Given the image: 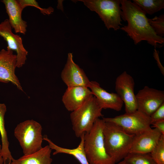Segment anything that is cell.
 <instances>
[{"instance_id":"1","label":"cell","mask_w":164,"mask_h":164,"mask_svg":"<svg viewBox=\"0 0 164 164\" xmlns=\"http://www.w3.org/2000/svg\"><path fill=\"white\" fill-rule=\"evenodd\" d=\"M121 18L127 22L120 29L126 32L136 45L145 40L155 47L164 43V38L157 35L150 25L146 13L130 0H121Z\"/></svg>"},{"instance_id":"2","label":"cell","mask_w":164,"mask_h":164,"mask_svg":"<svg viewBox=\"0 0 164 164\" xmlns=\"http://www.w3.org/2000/svg\"><path fill=\"white\" fill-rule=\"evenodd\" d=\"M105 121L97 119L91 130L83 136L84 151L89 164H115L105 148L103 130Z\"/></svg>"},{"instance_id":"3","label":"cell","mask_w":164,"mask_h":164,"mask_svg":"<svg viewBox=\"0 0 164 164\" xmlns=\"http://www.w3.org/2000/svg\"><path fill=\"white\" fill-rule=\"evenodd\" d=\"M105 122L103 133L106 150L117 163L129 153L135 135L127 133L114 123Z\"/></svg>"},{"instance_id":"4","label":"cell","mask_w":164,"mask_h":164,"mask_svg":"<svg viewBox=\"0 0 164 164\" xmlns=\"http://www.w3.org/2000/svg\"><path fill=\"white\" fill-rule=\"evenodd\" d=\"M95 97L92 95L82 105L71 112L70 118L76 137L89 132L96 120L103 116Z\"/></svg>"},{"instance_id":"5","label":"cell","mask_w":164,"mask_h":164,"mask_svg":"<svg viewBox=\"0 0 164 164\" xmlns=\"http://www.w3.org/2000/svg\"><path fill=\"white\" fill-rule=\"evenodd\" d=\"M42 128L38 122L32 119L18 124L14 130V135L19 141L24 155L35 153L43 147Z\"/></svg>"},{"instance_id":"6","label":"cell","mask_w":164,"mask_h":164,"mask_svg":"<svg viewBox=\"0 0 164 164\" xmlns=\"http://www.w3.org/2000/svg\"><path fill=\"white\" fill-rule=\"evenodd\" d=\"M91 10L99 15L108 29L116 31L120 29L121 0H80Z\"/></svg>"},{"instance_id":"7","label":"cell","mask_w":164,"mask_h":164,"mask_svg":"<svg viewBox=\"0 0 164 164\" xmlns=\"http://www.w3.org/2000/svg\"><path fill=\"white\" fill-rule=\"evenodd\" d=\"M105 121L114 123L127 133L135 135L151 129L150 116L137 110L113 118H103Z\"/></svg>"},{"instance_id":"8","label":"cell","mask_w":164,"mask_h":164,"mask_svg":"<svg viewBox=\"0 0 164 164\" xmlns=\"http://www.w3.org/2000/svg\"><path fill=\"white\" fill-rule=\"evenodd\" d=\"M135 82L132 77L124 71L116 78L115 90L116 93L125 105V113L136 111L137 105L134 93Z\"/></svg>"},{"instance_id":"9","label":"cell","mask_w":164,"mask_h":164,"mask_svg":"<svg viewBox=\"0 0 164 164\" xmlns=\"http://www.w3.org/2000/svg\"><path fill=\"white\" fill-rule=\"evenodd\" d=\"M137 110L150 116L164 103L163 91L145 86L136 95Z\"/></svg>"},{"instance_id":"10","label":"cell","mask_w":164,"mask_h":164,"mask_svg":"<svg viewBox=\"0 0 164 164\" xmlns=\"http://www.w3.org/2000/svg\"><path fill=\"white\" fill-rule=\"evenodd\" d=\"M12 29L8 19H5L0 23V36L7 43V49L16 53V66L20 68L25 63L28 52L23 46L21 37L13 33Z\"/></svg>"},{"instance_id":"11","label":"cell","mask_w":164,"mask_h":164,"mask_svg":"<svg viewBox=\"0 0 164 164\" xmlns=\"http://www.w3.org/2000/svg\"><path fill=\"white\" fill-rule=\"evenodd\" d=\"M17 65V56L13 51L8 49L0 51V82L12 83L19 90L23 91L19 81L15 74Z\"/></svg>"},{"instance_id":"12","label":"cell","mask_w":164,"mask_h":164,"mask_svg":"<svg viewBox=\"0 0 164 164\" xmlns=\"http://www.w3.org/2000/svg\"><path fill=\"white\" fill-rule=\"evenodd\" d=\"M61 76L67 87L81 86L88 87L90 82L83 70L74 62L71 53H68Z\"/></svg>"},{"instance_id":"13","label":"cell","mask_w":164,"mask_h":164,"mask_svg":"<svg viewBox=\"0 0 164 164\" xmlns=\"http://www.w3.org/2000/svg\"><path fill=\"white\" fill-rule=\"evenodd\" d=\"M88 87L102 109H110L117 111L121 110L124 103L116 93L108 92L95 81H90Z\"/></svg>"},{"instance_id":"14","label":"cell","mask_w":164,"mask_h":164,"mask_svg":"<svg viewBox=\"0 0 164 164\" xmlns=\"http://www.w3.org/2000/svg\"><path fill=\"white\" fill-rule=\"evenodd\" d=\"M162 135L154 128L135 135L129 153H150Z\"/></svg>"},{"instance_id":"15","label":"cell","mask_w":164,"mask_h":164,"mask_svg":"<svg viewBox=\"0 0 164 164\" xmlns=\"http://www.w3.org/2000/svg\"><path fill=\"white\" fill-rule=\"evenodd\" d=\"M89 88L84 86L67 87L62 97L66 109L72 112L82 105L92 95Z\"/></svg>"},{"instance_id":"16","label":"cell","mask_w":164,"mask_h":164,"mask_svg":"<svg viewBox=\"0 0 164 164\" xmlns=\"http://www.w3.org/2000/svg\"><path fill=\"white\" fill-rule=\"evenodd\" d=\"M5 5L9 23L16 33L25 34L26 32L27 22L22 18L23 9L18 0H3L1 1Z\"/></svg>"},{"instance_id":"17","label":"cell","mask_w":164,"mask_h":164,"mask_svg":"<svg viewBox=\"0 0 164 164\" xmlns=\"http://www.w3.org/2000/svg\"><path fill=\"white\" fill-rule=\"evenodd\" d=\"M52 150L49 145H47L35 153L23 155L17 159H14L11 164H51Z\"/></svg>"},{"instance_id":"18","label":"cell","mask_w":164,"mask_h":164,"mask_svg":"<svg viewBox=\"0 0 164 164\" xmlns=\"http://www.w3.org/2000/svg\"><path fill=\"white\" fill-rule=\"evenodd\" d=\"M84 134L80 138V141L78 146L73 149L66 148L59 146L54 143L46 135L43 136V140L48 142V145L52 150H55L53 153V155L59 153L69 154L73 156L81 164H89L86 158L84 148Z\"/></svg>"},{"instance_id":"19","label":"cell","mask_w":164,"mask_h":164,"mask_svg":"<svg viewBox=\"0 0 164 164\" xmlns=\"http://www.w3.org/2000/svg\"><path fill=\"white\" fill-rule=\"evenodd\" d=\"M6 107L4 104L0 103V133L1 136L2 155L3 164H11L14 159L9 148V142L5 126L4 116L6 111Z\"/></svg>"},{"instance_id":"20","label":"cell","mask_w":164,"mask_h":164,"mask_svg":"<svg viewBox=\"0 0 164 164\" xmlns=\"http://www.w3.org/2000/svg\"><path fill=\"white\" fill-rule=\"evenodd\" d=\"M146 14L152 15L164 8V0H133Z\"/></svg>"},{"instance_id":"21","label":"cell","mask_w":164,"mask_h":164,"mask_svg":"<svg viewBox=\"0 0 164 164\" xmlns=\"http://www.w3.org/2000/svg\"><path fill=\"white\" fill-rule=\"evenodd\" d=\"M123 159L130 164H156L150 153H129Z\"/></svg>"},{"instance_id":"22","label":"cell","mask_w":164,"mask_h":164,"mask_svg":"<svg viewBox=\"0 0 164 164\" xmlns=\"http://www.w3.org/2000/svg\"><path fill=\"white\" fill-rule=\"evenodd\" d=\"M150 153L156 164H164V135H162Z\"/></svg>"},{"instance_id":"23","label":"cell","mask_w":164,"mask_h":164,"mask_svg":"<svg viewBox=\"0 0 164 164\" xmlns=\"http://www.w3.org/2000/svg\"><path fill=\"white\" fill-rule=\"evenodd\" d=\"M148 21L156 34L163 37L164 35V15L155 16L152 19L148 18Z\"/></svg>"},{"instance_id":"24","label":"cell","mask_w":164,"mask_h":164,"mask_svg":"<svg viewBox=\"0 0 164 164\" xmlns=\"http://www.w3.org/2000/svg\"><path fill=\"white\" fill-rule=\"evenodd\" d=\"M18 1L23 9L28 6H32L39 9L41 12L44 15H49L53 12V9L51 7L47 9L41 8L39 5L38 2L35 0H19Z\"/></svg>"},{"instance_id":"25","label":"cell","mask_w":164,"mask_h":164,"mask_svg":"<svg viewBox=\"0 0 164 164\" xmlns=\"http://www.w3.org/2000/svg\"><path fill=\"white\" fill-rule=\"evenodd\" d=\"M152 123L164 120V103L160 106L150 116Z\"/></svg>"},{"instance_id":"26","label":"cell","mask_w":164,"mask_h":164,"mask_svg":"<svg viewBox=\"0 0 164 164\" xmlns=\"http://www.w3.org/2000/svg\"><path fill=\"white\" fill-rule=\"evenodd\" d=\"M151 125L152 127L157 129L162 135H164V120L153 123Z\"/></svg>"},{"instance_id":"27","label":"cell","mask_w":164,"mask_h":164,"mask_svg":"<svg viewBox=\"0 0 164 164\" xmlns=\"http://www.w3.org/2000/svg\"><path fill=\"white\" fill-rule=\"evenodd\" d=\"M159 51H157L155 49L153 53V56L155 60H156V61L158 66L160 69L161 72L164 75V67L161 63L159 58Z\"/></svg>"},{"instance_id":"28","label":"cell","mask_w":164,"mask_h":164,"mask_svg":"<svg viewBox=\"0 0 164 164\" xmlns=\"http://www.w3.org/2000/svg\"><path fill=\"white\" fill-rule=\"evenodd\" d=\"M3 160L2 155V146L0 144V164H3Z\"/></svg>"},{"instance_id":"29","label":"cell","mask_w":164,"mask_h":164,"mask_svg":"<svg viewBox=\"0 0 164 164\" xmlns=\"http://www.w3.org/2000/svg\"><path fill=\"white\" fill-rule=\"evenodd\" d=\"M117 164H130L127 161L123 159V160L120 161Z\"/></svg>"}]
</instances>
